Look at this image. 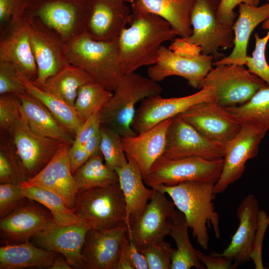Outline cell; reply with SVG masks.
<instances>
[{
	"label": "cell",
	"instance_id": "obj_1",
	"mask_svg": "<svg viewBox=\"0 0 269 269\" xmlns=\"http://www.w3.org/2000/svg\"><path fill=\"white\" fill-rule=\"evenodd\" d=\"M131 3L129 26L123 30L118 39L124 74L155 64L162 44L177 35L169 22L149 11L140 0Z\"/></svg>",
	"mask_w": 269,
	"mask_h": 269
},
{
	"label": "cell",
	"instance_id": "obj_2",
	"mask_svg": "<svg viewBox=\"0 0 269 269\" xmlns=\"http://www.w3.org/2000/svg\"><path fill=\"white\" fill-rule=\"evenodd\" d=\"M215 184L211 181H190L173 186L159 185L152 188L170 197L175 207L184 215L193 238L204 250L208 248V227L212 228L217 239L220 238L219 215L213 202Z\"/></svg>",
	"mask_w": 269,
	"mask_h": 269
},
{
	"label": "cell",
	"instance_id": "obj_3",
	"mask_svg": "<svg viewBox=\"0 0 269 269\" xmlns=\"http://www.w3.org/2000/svg\"><path fill=\"white\" fill-rule=\"evenodd\" d=\"M70 64L86 72L93 80L114 91L124 75L120 62L118 39L97 40L85 30L64 42Z\"/></svg>",
	"mask_w": 269,
	"mask_h": 269
},
{
	"label": "cell",
	"instance_id": "obj_4",
	"mask_svg": "<svg viewBox=\"0 0 269 269\" xmlns=\"http://www.w3.org/2000/svg\"><path fill=\"white\" fill-rule=\"evenodd\" d=\"M220 1L195 0L190 14L191 35L175 39L169 48L178 52L199 49L216 61L223 57L219 51L234 47L235 35L233 26L224 24L217 17Z\"/></svg>",
	"mask_w": 269,
	"mask_h": 269
},
{
	"label": "cell",
	"instance_id": "obj_5",
	"mask_svg": "<svg viewBox=\"0 0 269 269\" xmlns=\"http://www.w3.org/2000/svg\"><path fill=\"white\" fill-rule=\"evenodd\" d=\"M162 91L158 82L148 77L135 72L124 74L101 111V125L114 129L122 137L136 135L132 128L136 104L148 97L160 95Z\"/></svg>",
	"mask_w": 269,
	"mask_h": 269
},
{
	"label": "cell",
	"instance_id": "obj_6",
	"mask_svg": "<svg viewBox=\"0 0 269 269\" xmlns=\"http://www.w3.org/2000/svg\"><path fill=\"white\" fill-rule=\"evenodd\" d=\"M74 212L81 221L97 230H112L126 224V203L119 182L78 191Z\"/></svg>",
	"mask_w": 269,
	"mask_h": 269
},
{
	"label": "cell",
	"instance_id": "obj_7",
	"mask_svg": "<svg viewBox=\"0 0 269 269\" xmlns=\"http://www.w3.org/2000/svg\"><path fill=\"white\" fill-rule=\"evenodd\" d=\"M93 0H30L24 14L37 17L66 42L86 30Z\"/></svg>",
	"mask_w": 269,
	"mask_h": 269
},
{
	"label": "cell",
	"instance_id": "obj_8",
	"mask_svg": "<svg viewBox=\"0 0 269 269\" xmlns=\"http://www.w3.org/2000/svg\"><path fill=\"white\" fill-rule=\"evenodd\" d=\"M223 162V158L210 160L199 156L158 160L143 181L151 188L159 185L173 186L190 181L216 183L221 174Z\"/></svg>",
	"mask_w": 269,
	"mask_h": 269
},
{
	"label": "cell",
	"instance_id": "obj_9",
	"mask_svg": "<svg viewBox=\"0 0 269 269\" xmlns=\"http://www.w3.org/2000/svg\"><path fill=\"white\" fill-rule=\"evenodd\" d=\"M267 84L244 65L216 66L208 73L200 89L210 86L216 92V101L225 107L244 104Z\"/></svg>",
	"mask_w": 269,
	"mask_h": 269
},
{
	"label": "cell",
	"instance_id": "obj_10",
	"mask_svg": "<svg viewBox=\"0 0 269 269\" xmlns=\"http://www.w3.org/2000/svg\"><path fill=\"white\" fill-rule=\"evenodd\" d=\"M216 99L215 90L210 86L203 87L198 92L184 97L165 98L160 95L148 97L142 100L136 109L132 128L136 134L142 133L195 105Z\"/></svg>",
	"mask_w": 269,
	"mask_h": 269
},
{
	"label": "cell",
	"instance_id": "obj_11",
	"mask_svg": "<svg viewBox=\"0 0 269 269\" xmlns=\"http://www.w3.org/2000/svg\"><path fill=\"white\" fill-rule=\"evenodd\" d=\"M158 54L156 63L147 70L148 77L156 82L169 76H178L187 80L192 87L200 89L202 82L213 69V57L200 51L179 53L162 45Z\"/></svg>",
	"mask_w": 269,
	"mask_h": 269
},
{
	"label": "cell",
	"instance_id": "obj_12",
	"mask_svg": "<svg viewBox=\"0 0 269 269\" xmlns=\"http://www.w3.org/2000/svg\"><path fill=\"white\" fill-rule=\"evenodd\" d=\"M224 155V144L208 139L177 115L171 119L164 152L157 161L187 156L216 160Z\"/></svg>",
	"mask_w": 269,
	"mask_h": 269
},
{
	"label": "cell",
	"instance_id": "obj_13",
	"mask_svg": "<svg viewBox=\"0 0 269 269\" xmlns=\"http://www.w3.org/2000/svg\"><path fill=\"white\" fill-rule=\"evenodd\" d=\"M266 133L254 126L244 125L239 133L224 144L223 169L214 185L216 194L223 193L241 178L247 161L257 156L260 144Z\"/></svg>",
	"mask_w": 269,
	"mask_h": 269
},
{
	"label": "cell",
	"instance_id": "obj_14",
	"mask_svg": "<svg viewBox=\"0 0 269 269\" xmlns=\"http://www.w3.org/2000/svg\"><path fill=\"white\" fill-rule=\"evenodd\" d=\"M23 15L28 20L30 43L37 68V78L31 82L40 86L69 63L59 36L37 17Z\"/></svg>",
	"mask_w": 269,
	"mask_h": 269
},
{
	"label": "cell",
	"instance_id": "obj_15",
	"mask_svg": "<svg viewBox=\"0 0 269 269\" xmlns=\"http://www.w3.org/2000/svg\"><path fill=\"white\" fill-rule=\"evenodd\" d=\"M9 134L26 179L40 171L63 142L35 133L28 126L23 115Z\"/></svg>",
	"mask_w": 269,
	"mask_h": 269
},
{
	"label": "cell",
	"instance_id": "obj_16",
	"mask_svg": "<svg viewBox=\"0 0 269 269\" xmlns=\"http://www.w3.org/2000/svg\"><path fill=\"white\" fill-rule=\"evenodd\" d=\"M178 115L208 139L223 144L234 138L242 126L216 101L195 105Z\"/></svg>",
	"mask_w": 269,
	"mask_h": 269
},
{
	"label": "cell",
	"instance_id": "obj_17",
	"mask_svg": "<svg viewBox=\"0 0 269 269\" xmlns=\"http://www.w3.org/2000/svg\"><path fill=\"white\" fill-rule=\"evenodd\" d=\"M154 190V194L139 220L128 230L130 240L138 250L164 240L170 233L167 219L176 207L164 193Z\"/></svg>",
	"mask_w": 269,
	"mask_h": 269
},
{
	"label": "cell",
	"instance_id": "obj_18",
	"mask_svg": "<svg viewBox=\"0 0 269 269\" xmlns=\"http://www.w3.org/2000/svg\"><path fill=\"white\" fill-rule=\"evenodd\" d=\"M71 144L63 142L50 161L37 174L25 181L59 196L70 209H74L78 189L71 172L69 150Z\"/></svg>",
	"mask_w": 269,
	"mask_h": 269
},
{
	"label": "cell",
	"instance_id": "obj_19",
	"mask_svg": "<svg viewBox=\"0 0 269 269\" xmlns=\"http://www.w3.org/2000/svg\"><path fill=\"white\" fill-rule=\"evenodd\" d=\"M91 228L84 222L64 225L53 221L32 238L39 247L61 254L73 269H83L81 252Z\"/></svg>",
	"mask_w": 269,
	"mask_h": 269
},
{
	"label": "cell",
	"instance_id": "obj_20",
	"mask_svg": "<svg viewBox=\"0 0 269 269\" xmlns=\"http://www.w3.org/2000/svg\"><path fill=\"white\" fill-rule=\"evenodd\" d=\"M0 61L11 63L20 77L31 82L37 78V68L29 39V24L23 15L9 25L0 41Z\"/></svg>",
	"mask_w": 269,
	"mask_h": 269
},
{
	"label": "cell",
	"instance_id": "obj_21",
	"mask_svg": "<svg viewBox=\"0 0 269 269\" xmlns=\"http://www.w3.org/2000/svg\"><path fill=\"white\" fill-rule=\"evenodd\" d=\"M54 221L51 213L32 203L23 202L0 220L1 240L15 244L29 240Z\"/></svg>",
	"mask_w": 269,
	"mask_h": 269
},
{
	"label": "cell",
	"instance_id": "obj_22",
	"mask_svg": "<svg viewBox=\"0 0 269 269\" xmlns=\"http://www.w3.org/2000/svg\"><path fill=\"white\" fill-rule=\"evenodd\" d=\"M127 231L126 224L106 231L90 229L81 252L83 269H116L122 240Z\"/></svg>",
	"mask_w": 269,
	"mask_h": 269
},
{
	"label": "cell",
	"instance_id": "obj_23",
	"mask_svg": "<svg viewBox=\"0 0 269 269\" xmlns=\"http://www.w3.org/2000/svg\"><path fill=\"white\" fill-rule=\"evenodd\" d=\"M125 0H93L86 30L97 40L118 39L128 23L131 11Z\"/></svg>",
	"mask_w": 269,
	"mask_h": 269
},
{
	"label": "cell",
	"instance_id": "obj_24",
	"mask_svg": "<svg viewBox=\"0 0 269 269\" xmlns=\"http://www.w3.org/2000/svg\"><path fill=\"white\" fill-rule=\"evenodd\" d=\"M259 213L258 200L251 193L242 200L237 209L239 226L229 245L220 254L231 259L238 266L251 260Z\"/></svg>",
	"mask_w": 269,
	"mask_h": 269
},
{
	"label": "cell",
	"instance_id": "obj_25",
	"mask_svg": "<svg viewBox=\"0 0 269 269\" xmlns=\"http://www.w3.org/2000/svg\"><path fill=\"white\" fill-rule=\"evenodd\" d=\"M171 119L136 135L122 137L127 159L135 161L144 179L155 162L162 155L166 133Z\"/></svg>",
	"mask_w": 269,
	"mask_h": 269
},
{
	"label": "cell",
	"instance_id": "obj_26",
	"mask_svg": "<svg viewBox=\"0 0 269 269\" xmlns=\"http://www.w3.org/2000/svg\"><path fill=\"white\" fill-rule=\"evenodd\" d=\"M115 171L125 200L128 230L139 220L155 190L146 187L140 169L133 159H128L124 166Z\"/></svg>",
	"mask_w": 269,
	"mask_h": 269
},
{
	"label": "cell",
	"instance_id": "obj_27",
	"mask_svg": "<svg viewBox=\"0 0 269 269\" xmlns=\"http://www.w3.org/2000/svg\"><path fill=\"white\" fill-rule=\"evenodd\" d=\"M269 17V2L261 6L241 3L239 5V16L234 22V45L231 54L213 63V65L239 64L245 65L247 47L254 29Z\"/></svg>",
	"mask_w": 269,
	"mask_h": 269
},
{
	"label": "cell",
	"instance_id": "obj_28",
	"mask_svg": "<svg viewBox=\"0 0 269 269\" xmlns=\"http://www.w3.org/2000/svg\"><path fill=\"white\" fill-rule=\"evenodd\" d=\"M17 96L21 101L22 115L32 131L42 136L72 144L75 135L41 102L27 92Z\"/></svg>",
	"mask_w": 269,
	"mask_h": 269
},
{
	"label": "cell",
	"instance_id": "obj_29",
	"mask_svg": "<svg viewBox=\"0 0 269 269\" xmlns=\"http://www.w3.org/2000/svg\"><path fill=\"white\" fill-rule=\"evenodd\" d=\"M58 253L37 247L29 241L0 248V269H49Z\"/></svg>",
	"mask_w": 269,
	"mask_h": 269
},
{
	"label": "cell",
	"instance_id": "obj_30",
	"mask_svg": "<svg viewBox=\"0 0 269 269\" xmlns=\"http://www.w3.org/2000/svg\"><path fill=\"white\" fill-rule=\"evenodd\" d=\"M170 236L176 244L172 257L170 269H206L200 262L196 249L192 245L188 236L189 228L184 215L174 210L168 218Z\"/></svg>",
	"mask_w": 269,
	"mask_h": 269
},
{
	"label": "cell",
	"instance_id": "obj_31",
	"mask_svg": "<svg viewBox=\"0 0 269 269\" xmlns=\"http://www.w3.org/2000/svg\"><path fill=\"white\" fill-rule=\"evenodd\" d=\"M140 0L149 11L169 22L180 38L191 35L190 14L195 0Z\"/></svg>",
	"mask_w": 269,
	"mask_h": 269
},
{
	"label": "cell",
	"instance_id": "obj_32",
	"mask_svg": "<svg viewBox=\"0 0 269 269\" xmlns=\"http://www.w3.org/2000/svg\"><path fill=\"white\" fill-rule=\"evenodd\" d=\"M94 81L86 72L68 63L43 85L37 87L74 107L80 88Z\"/></svg>",
	"mask_w": 269,
	"mask_h": 269
},
{
	"label": "cell",
	"instance_id": "obj_33",
	"mask_svg": "<svg viewBox=\"0 0 269 269\" xmlns=\"http://www.w3.org/2000/svg\"><path fill=\"white\" fill-rule=\"evenodd\" d=\"M73 174L78 191L106 187L119 182L116 171L106 165L101 151L90 157Z\"/></svg>",
	"mask_w": 269,
	"mask_h": 269
},
{
	"label": "cell",
	"instance_id": "obj_34",
	"mask_svg": "<svg viewBox=\"0 0 269 269\" xmlns=\"http://www.w3.org/2000/svg\"><path fill=\"white\" fill-rule=\"evenodd\" d=\"M242 125H251L269 132V85L261 88L246 103L225 108Z\"/></svg>",
	"mask_w": 269,
	"mask_h": 269
},
{
	"label": "cell",
	"instance_id": "obj_35",
	"mask_svg": "<svg viewBox=\"0 0 269 269\" xmlns=\"http://www.w3.org/2000/svg\"><path fill=\"white\" fill-rule=\"evenodd\" d=\"M21 185L25 197L46 207L56 223L69 225L82 222L74 213V210L68 208L64 200L56 194L39 187L30 185L26 181L22 182Z\"/></svg>",
	"mask_w": 269,
	"mask_h": 269
},
{
	"label": "cell",
	"instance_id": "obj_36",
	"mask_svg": "<svg viewBox=\"0 0 269 269\" xmlns=\"http://www.w3.org/2000/svg\"><path fill=\"white\" fill-rule=\"evenodd\" d=\"M20 79L25 85L27 93L41 102L55 118L75 135L83 122L74 107L59 98L42 90L31 81Z\"/></svg>",
	"mask_w": 269,
	"mask_h": 269
},
{
	"label": "cell",
	"instance_id": "obj_37",
	"mask_svg": "<svg viewBox=\"0 0 269 269\" xmlns=\"http://www.w3.org/2000/svg\"><path fill=\"white\" fill-rule=\"evenodd\" d=\"M113 94L112 91L95 82L81 86L74 106L81 121L84 123L95 114L101 111Z\"/></svg>",
	"mask_w": 269,
	"mask_h": 269
},
{
	"label": "cell",
	"instance_id": "obj_38",
	"mask_svg": "<svg viewBox=\"0 0 269 269\" xmlns=\"http://www.w3.org/2000/svg\"><path fill=\"white\" fill-rule=\"evenodd\" d=\"M100 132V151L105 164L113 170L122 167L128 162L122 136L114 129L104 125H101Z\"/></svg>",
	"mask_w": 269,
	"mask_h": 269
},
{
	"label": "cell",
	"instance_id": "obj_39",
	"mask_svg": "<svg viewBox=\"0 0 269 269\" xmlns=\"http://www.w3.org/2000/svg\"><path fill=\"white\" fill-rule=\"evenodd\" d=\"M10 142L0 144V182L21 184L26 180V177L15 149Z\"/></svg>",
	"mask_w": 269,
	"mask_h": 269
},
{
	"label": "cell",
	"instance_id": "obj_40",
	"mask_svg": "<svg viewBox=\"0 0 269 269\" xmlns=\"http://www.w3.org/2000/svg\"><path fill=\"white\" fill-rule=\"evenodd\" d=\"M21 101L13 94H4L0 96V127L8 132L12 131L22 117Z\"/></svg>",
	"mask_w": 269,
	"mask_h": 269
},
{
	"label": "cell",
	"instance_id": "obj_41",
	"mask_svg": "<svg viewBox=\"0 0 269 269\" xmlns=\"http://www.w3.org/2000/svg\"><path fill=\"white\" fill-rule=\"evenodd\" d=\"M174 249L164 240L147 245L139 251L144 256L148 269H169Z\"/></svg>",
	"mask_w": 269,
	"mask_h": 269
},
{
	"label": "cell",
	"instance_id": "obj_42",
	"mask_svg": "<svg viewBox=\"0 0 269 269\" xmlns=\"http://www.w3.org/2000/svg\"><path fill=\"white\" fill-rule=\"evenodd\" d=\"M255 38V48L252 53V56H248L246 59L245 65L248 70L255 74L268 85H269V65L265 56V50L269 40V31L266 36L261 38L257 33L254 35Z\"/></svg>",
	"mask_w": 269,
	"mask_h": 269
},
{
	"label": "cell",
	"instance_id": "obj_43",
	"mask_svg": "<svg viewBox=\"0 0 269 269\" xmlns=\"http://www.w3.org/2000/svg\"><path fill=\"white\" fill-rule=\"evenodd\" d=\"M27 198L24 196L21 184L10 183L0 185V217L9 215Z\"/></svg>",
	"mask_w": 269,
	"mask_h": 269
},
{
	"label": "cell",
	"instance_id": "obj_44",
	"mask_svg": "<svg viewBox=\"0 0 269 269\" xmlns=\"http://www.w3.org/2000/svg\"><path fill=\"white\" fill-rule=\"evenodd\" d=\"M26 92L25 85L14 66L9 62L0 61V94L17 95Z\"/></svg>",
	"mask_w": 269,
	"mask_h": 269
},
{
	"label": "cell",
	"instance_id": "obj_45",
	"mask_svg": "<svg viewBox=\"0 0 269 269\" xmlns=\"http://www.w3.org/2000/svg\"><path fill=\"white\" fill-rule=\"evenodd\" d=\"M269 225V215L264 210L260 211L258 228L255 234L252 252L250 256L255 265V269H264L262 251L263 238L266 230Z\"/></svg>",
	"mask_w": 269,
	"mask_h": 269
},
{
	"label": "cell",
	"instance_id": "obj_46",
	"mask_svg": "<svg viewBox=\"0 0 269 269\" xmlns=\"http://www.w3.org/2000/svg\"><path fill=\"white\" fill-rule=\"evenodd\" d=\"M101 111L95 114L82 124L75 135L72 145L83 146L100 131Z\"/></svg>",
	"mask_w": 269,
	"mask_h": 269
},
{
	"label": "cell",
	"instance_id": "obj_47",
	"mask_svg": "<svg viewBox=\"0 0 269 269\" xmlns=\"http://www.w3.org/2000/svg\"><path fill=\"white\" fill-rule=\"evenodd\" d=\"M22 0H0V27L9 21V25L19 20L24 12L22 9Z\"/></svg>",
	"mask_w": 269,
	"mask_h": 269
},
{
	"label": "cell",
	"instance_id": "obj_48",
	"mask_svg": "<svg viewBox=\"0 0 269 269\" xmlns=\"http://www.w3.org/2000/svg\"><path fill=\"white\" fill-rule=\"evenodd\" d=\"M254 0H221L217 15L219 20L225 25L233 26L237 14L234 8L241 3L254 5Z\"/></svg>",
	"mask_w": 269,
	"mask_h": 269
},
{
	"label": "cell",
	"instance_id": "obj_49",
	"mask_svg": "<svg viewBox=\"0 0 269 269\" xmlns=\"http://www.w3.org/2000/svg\"><path fill=\"white\" fill-rule=\"evenodd\" d=\"M196 254L200 262L207 269H235L238 267L232 260L220 254L206 255L197 250Z\"/></svg>",
	"mask_w": 269,
	"mask_h": 269
},
{
	"label": "cell",
	"instance_id": "obj_50",
	"mask_svg": "<svg viewBox=\"0 0 269 269\" xmlns=\"http://www.w3.org/2000/svg\"><path fill=\"white\" fill-rule=\"evenodd\" d=\"M89 158L84 146L72 144L69 150V160L72 173H73Z\"/></svg>",
	"mask_w": 269,
	"mask_h": 269
},
{
	"label": "cell",
	"instance_id": "obj_51",
	"mask_svg": "<svg viewBox=\"0 0 269 269\" xmlns=\"http://www.w3.org/2000/svg\"><path fill=\"white\" fill-rule=\"evenodd\" d=\"M129 243L130 238L127 231L122 240L119 259L116 269H134L129 257Z\"/></svg>",
	"mask_w": 269,
	"mask_h": 269
},
{
	"label": "cell",
	"instance_id": "obj_52",
	"mask_svg": "<svg viewBox=\"0 0 269 269\" xmlns=\"http://www.w3.org/2000/svg\"><path fill=\"white\" fill-rule=\"evenodd\" d=\"M128 249L130 259L134 269H148L144 256L130 239Z\"/></svg>",
	"mask_w": 269,
	"mask_h": 269
},
{
	"label": "cell",
	"instance_id": "obj_53",
	"mask_svg": "<svg viewBox=\"0 0 269 269\" xmlns=\"http://www.w3.org/2000/svg\"><path fill=\"white\" fill-rule=\"evenodd\" d=\"M101 135L100 131L91 137L83 145L90 157L93 154L100 152Z\"/></svg>",
	"mask_w": 269,
	"mask_h": 269
},
{
	"label": "cell",
	"instance_id": "obj_54",
	"mask_svg": "<svg viewBox=\"0 0 269 269\" xmlns=\"http://www.w3.org/2000/svg\"><path fill=\"white\" fill-rule=\"evenodd\" d=\"M71 265L63 256H57L49 269H72Z\"/></svg>",
	"mask_w": 269,
	"mask_h": 269
},
{
	"label": "cell",
	"instance_id": "obj_55",
	"mask_svg": "<svg viewBox=\"0 0 269 269\" xmlns=\"http://www.w3.org/2000/svg\"><path fill=\"white\" fill-rule=\"evenodd\" d=\"M30 0H22V9L24 12L26 8L28 6Z\"/></svg>",
	"mask_w": 269,
	"mask_h": 269
},
{
	"label": "cell",
	"instance_id": "obj_56",
	"mask_svg": "<svg viewBox=\"0 0 269 269\" xmlns=\"http://www.w3.org/2000/svg\"><path fill=\"white\" fill-rule=\"evenodd\" d=\"M262 28L265 29L269 30V17L264 21V23L262 25Z\"/></svg>",
	"mask_w": 269,
	"mask_h": 269
},
{
	"label": "cell",
	"instance_id": "obj_57",
	"mask_svg": "<svg viewBox=\"0 0 269 269\" xmlns=\"http://www.w3.org/2000/svg\"><path fill=\"white\" fill-rule=\"evenodd\" d=\"M260 0H254V5L256 6H258Z\"/></svg>",
	"mask_w": 269,
	"mask_h": 269
},
{
	"label": "cell",
	"instance_id": "obj_58",
	"mask_svg": "<svg viewBox=\"0 0 269 269\" xmlns=\"http://www.w3.org/2000/svg\"><path fill=\"white\" fill-rule=\"evenodd\" d=\"M126 1V2H131V3H132L133 2L134 0H125Z\"/></svg>",
	"mask_w": 269,
	"mask_h": 269
},
{
	"label": "cell",
	"instance_id": "obj_59",
	"mask_svg": "<svg viewBox=\"0 0 269 269\" xmlns=\"http://www.w3.org/2000/svg\"><path fill=\"white\" fill-rule=\"evenodd\" d=\"M268 2H269V0H268Z\"/></svg>",
	"mask_w": 269,
	"mask_h": 269
}]
</instances>
